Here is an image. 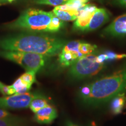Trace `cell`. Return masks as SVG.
<instances>
[{
	"label": "cell",
	"instance_id": "cell-22",
	"mask_svg": "<svg viewBox=\"0 0 126 126\" xmlns=\"http://www.w3.org/2000/svg\"><path fill=\"white\" fill-rule=\"evenodd\" d=\"M65 126H79L74 123L71 120H67L65 122Z\"/></svg>",
	"mask_w": 126,
	"mask_h": 126
},
{
	"label": "cell",
	"instance_id": "cell-4",
	"mask_svg": "<svg viewBox=\"0 0 126 126\" xmlns=\"http://www.w3.org/2000/svg\"><path fill=\"white\" fill-rule=\"evenodd\" d=\"M103 67L104 63L99 62L97 55L92 53L75 61L70 66L68 74L73 79L81 80L97 74Z\"/></svg>",
	"mask_w": 126,
	"mask_h": 126
},
{
	"label": "cell",
	"instance_id": "cell-17",
	"mask_svg": "<svg viewBox=\"0 0 126 126\" xmlns=\"http://www.w3.org/2000/svg\"><path fill=\"white\" fill-rule=\"evenodd\" d=\"M0 126H23V121L22 119L16 120H1Z\"/></svg>",
	"mask_w": 126,
	"mask_h": 126
},
{
	"label": "cell",
	"instance_id": "cell-24",
	"mask_svg": "<svg viewBox=\"0 0 126 126\" xmlns=\"http://www.w3.org/2000/svg\"><path fill=\"white\" fill-rule=\"evenodd\" d=\"M88 126H97L96 125V124L94 123V122H92L88 125Z\"/></svg>",
	"mask_w": 126,
	"mask_h": 126
},
{
	"label": "cell",
	"instance_id": "cell-8",
	"mask_svg": "<svg viewBox=\"0 0 126 126\" xmlns=\"http://www.w3.org/2000/svg\"><path fill=\"white\" fill-rule=\"evenodd\" d=\"M79 10L65 4L55 7L53 10L54 15L63 21L75 20L78 16Z\"/></svg>",
	"mask_w": 126,
	"mask_h": 126
},
{
	"label": "cell",
	"instance_id": "cell-20",
	"mask_svg": "<svg viewBox=\"0 0 126 126\" xmlns=\"http://www.w3.org/2000/svg\"><path fill=\"white\" fill-rule=\"evenodd\" d=\"M88 1V0H70L67 4L70 5L74 8L80 10L81 8H82L86 4Z\"/></svg>",
	"mask_w": 126,
	"mask_h": 126
},
{
	"label": "cell",
	"instance_id": "cell-18",
	"mask_svg": "<svg viewBox=\"0 0 126 126\" xmlns=\"http://www.w3.org/2000/svg\"><path fill=\"white\" fill-rule=\"evenodd\" d=\"M0 92L4 95H12L15 94V91L12 85H6L2 83L0 86Z\"/></svg>",
	"mask_w": 126,
	"mask_h": 126
},
{
	"label": "cell",
	"instance_id": "cell-13",
	"mask_svg": "<svg viewBox=\"0 0 126 126\" xmlns=\"http://www.w3.org/2000/svg\"><path fill=\"white\" fill-rule=\"evenodd\" d=\"M49 104L48 103L47 99L41 95L40 96L36 97L31 102L29 105V108L33 112L36 113L41 109L45 108Z\"/></svg>",
	"mask_w": 126,
	"mask_h": 126
},
{
	"label": "cell",
	"instance_id": "cell-1",
	"mask_svg": "<svg viewBox=\"0 0 126 126\" xmlns=\"http://www.w3.org/2000/svg\"><path fill=\"white\" fill-rule=\"evenodd\" d=\"M126 90V63L117 71L80 88L79 99L88 107L101 106Z\"/></svg>",
	"mask_w": 126,
	"mask_h": 126
},
{
	"label": "cell",
	"instance_id": "cell-9",
	"mask_svg": "<svg viewBox=\"0 0 126 126\" xmlns=\"http://www.w3.org/2000/svg\"><path fill=\"white\" fill-rule=\"evenodd\" d=\"M104 33L111 36H122L126 34V14L116 18L106 29Z\"/></svg>",
	"mask_w": 126,
	"mask_h": 126
},
{
	"label": "cell",
	"instance_id": "cell-27",
	"mask_svg": "<svg viewBox=\"0 0 126 126\" xmlns=\"http://www.w3.org/2000/svg\"><path fill=\"white\" fill-rule=\"evenodd\" d=\"M2 83H1V82H0V86H1V85H2Z\"/></svg>",
	"mask_w": 126,
	"mask_h": 126
},
{
	"label": "cell",
	"instance_id": "cell-3",
	"mask_svg": "<svg viewBox=\"0 0 126 126\" xmlns=\"http://www.w3.org/2000/svg\"><path fill=\"white\" fill-rule=\"evenodd\" d=\"M63 25V20L53 12L29 8L24 11L16 20L8 25V28L14 30L56 32Z\"/></svg>",
	"mask_w": 126,
	"mask_h": 126
},
{
	"label": "cell",
	"instance_id": "cell-7",
	"mask_svg": "<svg viewBox=\"0 0 126 126\" xmlns=\"http://www.w3.org/2000/svg\"><path fill=\"white\" fill-rule=\"evenodd\" d=\"M97 8L92 5L86 4L80 9L78 16L74 25L75 29L85 31Z\"/></svg>",
	"mask_w": 126,
	"mask_h": 126
},
{
	"label": "cell",
	"instance_id": "cell-26",
	"mask_svg": "<svg viewBox=\"0 0 126 126\" xmlns=\"http://www.w3.org/2000/svg\"><path fill=\"white\" fill-rule=\"evenodd\" d=\"M5 1L7 3H11L12 2H13V1H15V0H5Z\"/></svg>",
	"mask_w": 126,
	"mask_h": 126
},
{
	"label": "cell",
	"instance_id": "cell-5",
	"mask_svg": "<svg viewBox=\"0 0 126 126\" xmlns=\"http://www.w3.org/2000/svg\"><path fill=\"white\" fill-rule=\"evenodd\" d=\"M0 57L22 67L26 71L37 73L45 65L46 57L29 52L0 50Z\"/></svg>",
	"mask_w": 126,
	"mask_h": 126
},
{
	"label": "cell",
	"instance_id": "cell-2",
	"mask_svg": "<svg viewBox=\"0 0 126 126\" xmlns=\"http://www.w3.org/2000/svg\"><path fill=\"white\" fill-rule=\"evenodd\" d=\"M65 45V41L61 39L37 33H20L0 39V48L4 50L29 52L45 57L59 54Z\"/></svg>",
	"mask_w": 126,
	"mask_h": 126
},
{
	"label": "cell",
	"instance_id": "cell-11",
	"mask_svg": "<svg viewBox=\"0 0 126 126\" xmlns=\"http://www.w3.org/2000/svg\"><path fill=\"white\" fill-rule=\"evenodd\" d=\"M109 18L108 12L103 8H97L94 12L85 31H92L100 28L108 21Z\"/></svg>",
	"mask_w": 126,
	"mask_h": 126
},
{
	"label": "cell",
	"instance_id": "cell-15",
	"mask_svg": "<svg viewBox=\"0 0 126 126\" xmlns=\"http://www.w3.org/2000/svg\"><path fill=\"white\" fill-rule=\"evenodd\" d=\"M70 0H33L36 4L49 5L52 6H59L67 4Z\"/></svg>",
	"mask_w": 126,
	"mask_h": 126
},
{
	"label": "cell",
	"instance_id": "cell-21",
	"mask_svg": "<svg viewBox=\"0 0 126 126\" xmlns=\"http://www.w3.org/2000/svg\"><path fill=\"white\" fill-rule=\"evenodd\" d=\"M19 118L12 115L4 109L0 108V119L1 120H16Z\"/></svg>",
	"mask_w": 126,
	"mask_h": 126
},
{
	"label": "cell",
	"instance_id": "cell-23",
	"mask_svg": "<svg viewBox=\"0 0 126 126\" xmlns=\"http://www.w3.org/2000/svg\"><path fill=\"white\" fill-rule=\"evenodd\" d=\"M116 1L120 4L126 6V0H116Z\"/></svg>",
	"mask_w": 126,
	"mask_h": 126
},
{
	"label": "cell",
	"instance_id": "cell-16",
	"mask_svg": "<svg viewBox=\"0 0 126 126\" xmlns=\"http://www.w3.org/2000/svg\"><path fill=\"white\" fill-rule=\"evenodd\" d=\"M36 74L34 72L26 71L20 77V79L30 85H32L33 83L36 81Z\"/></svg>",
	"mask_w": 126,
	"mask_h": 126
},
{
	"label": "cell",
	"instance_id": "cell-14",
	"mask_svg": "<svg viewBox=\"0 0 126 126\" xmlns=\"http://www.w3.org/2000/svg\"><path fill=\"white\" fill-rule=\"evenodd\" d=\"M12 86L15 91V94H21L28 92L32 87L31 85L23 81L20 77L14 82Z\"/></svg>",
	"mask_w": 126,
	"mask_h": 126
},
{
	"label": "cell",
	"instance_id": "cell-6",
	"mask_svg": "<svg viewBox=\"0 0 126 126\" xmlns=\"http://www.w3.org/2000/svg\"><path fill=\"white\" fill-rule=\"evenodd\" d=\"M42 94L38 93L26 92L0 97V108L4 109H21L27 108L36 97Z\"/></svg>",
	"mask_w": 126,
	"mask_h": 126
},
{
	"label": "cell",
	"instance_id": "cell-25",
	"mask_svg": "<svg viewBox=\"0 0 126 126\" xmlns=\"http://www.w3.org/2000/svg\"><path fill=\"white\" fill-rule=\"evenodd\" d=\"M5 0H0V4H6Z\"/></svg>",
	"mask_w": 126,
	"mask_h": 126
},
{
	"label": "cell",
	"instance_id": "cell-19",
	"mask_svg": "<svg viewBox=\"0 0 126 126\" xmlns=\"http://www.w3.org/2000/svg\"><path fill=\"white\" fill-rule=\"evenodd\" d=\"M106 56V61H111L112 60H120L123 59L124 58H126V54H116V53H113V52H106L105 53Z\"/></svg>",
	"mask_w": 126,
	"mask_h": 126
},
{
	"label": "cell",
	"instance_id": "cell-10",
	"mask_svg": "<svg viewBox=\"0 0 126 126\" xmlns=\"http://www.w3.org/2000/svg\"><path fill=\"white\" fill-rule=\"evenodd\" d=\"M57 117V111L54 107L48 105L35 113L34 120L41 124H50Z\"/></svg>",
	"mask_w": 126,
	"mask_h": 126
},
{
	"label": "cell",
	"instance_id": "cell-12",
	"mask_svg": "<svg viewBox=\"0 0 126 126\" xmlns=\"http://www.w3.org/2000/svg\"><path fill=\"white\" fill-rule=\"evenodd\" d=\"M110 108L111 112L114 114L122 113L126 103V95L125 92H122L113 97L110 100Z\"/></svg>",
	"mask_w": 126,
	"mask_h": 126
}]
</instances>
